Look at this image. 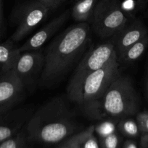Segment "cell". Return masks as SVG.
<instances>
[{
  "label": "cell",
  "mask_w": 148,
  "mask_h": 148,
  "mask_svg": "<svg viewBox=\"0 0 148 148\" xmlns=\"http://www.w3.org/2000/svg\"><path fill=\"white\" fill-rule=\"evenodd\" d=\"M89 25L78 23L53 39L44 54L41 83L52 85L62 79L84 54L89 40Z\"/></svg>",
  "instance_id": "obj_1"
},
{
  "label": "cell",
  "mask_w": 148,
  "mask_h": 148,
  "mask_svg": "<svg viewBox=\"0 0 148 148\" xmlns=\"http://www.w3.org/2000/svg\"><path fill=\"white\" fill-rule=\"evenodd\" d=\"M26 126L29 139L46 144L59 143L78 127L73 113L62 97H55L33 112Z\"/></svg>",
  "instance_id": "obj_2"
},
{
  "label": "cell",
  "mask_w": 148,
  "mask_h": 148,
  "mask_svg": "<svg viewBox=\"0 0 148 148\" xmlns=\"http://www.w3.org/2000/svg\"><path fill=\"white\" fill-rule=\"evenodd\" d=\"M117 53L100 69L86 75L75 86L67 90L73 102L85 106L102 98L112 82L120 75Z\"/></svg>",
  "instance_id": "obj_3"
},
{
  "label": "cell",
  "mask_w": 148,
  "mask_h": 148,
  "mask_svg": "<svg viewBox=\"0 0 148 148\" xmlns=\"http://www.w3.org/2000/svg\"><path fill=\"white\" fill-rule=\"evenodd\" d=\"M104 116L126 118L135 115L139 110V99L130 78L119 75L100 100Z\"/></svg>",
  "instance_id": "obj_4"
},
{
  "label": "cell",
  "mask_w": 148,
  "mask_h": 148,
  "mask_svg": "<svg viewBox=\"0 0 148 148\" xmlns=\"http://www.w3.org/2000/svg\"><path fill=\"white\" fill-rule=\"evenodd\" d=\"M127 22L120 0H97L92 16L93 30L97 36L101 38L114 36Z\"/></svg>",
  "instance_id": "obj_5"
},
{
  "label": "cell",
  "mask_w": 148,
  "mask_h": 148,
  "mask_svg": "<svg viewBox=\"0 0 148 148\" xmlns=\"http://www.w3.org/2000/svg\"><path fill=\"white\" fill-rule=\"evenodd\" d=\"M115 53L113 40L102 43L89 51L83 56L75 68L70 79L67 90L75 86L86 75L104 66Z\"/></svg>",
  "instance_id": "obj_6"
},
{
  "label": "cell",
  "mask_w": 148,
  "mask_h": 148,
  "mask_svg": "<svg viewBox=\"0 0 148 148\" xmlns=\"http://www.w3.org/2000/svg\"><path fill=\"white\" fill-rule=\"evenodd\" d=\"M49 9L39 0L23 6L17 14V27L11 37L13 42H19L46 19Z\"/></svg>",
  "instance_id": "obj_7"
},
{
  "label": "cell",
  "mask_w": 148,
  "mask_h": 148,
  "mask_svg": "<svg viewBox=\"0 0 148 148\" xmlns=\"http://www.w3.org/2000/svg\"><path fill=\"white\" fill-rule=\"evenodd\" d=\"M25 91L26 86L14 71L1 72L0 75V115L10 111L22 101Z\"/></svg>",
  "instance_id": "obj_8"
},
{
  "label": "cell",
  "mask_w": 148,
  "mask_h": 148,
  "mask_svg": "<svg viewBox=\"0 0 148 148\" xmlns=\"http://www.w3.org/2000/svg\"><path fill=\"white\" fill-rule=\"evenodd\" d=\"M44 64V54L39 50L23 51L17 56L12 70L26 87L41 75Z\"/></svg>",
  "instance_id": "obj_9"
},
{
  "label": "cell",
  "mask_w": 148,
  "mask_h": 148,
  "mask_svg": "<svg viewBox=\"0 0 148 148\" xmlns=\"http://www.w3.org/2000/svg\"><path fill=\"white\" fill-rule=\"evenodd\" d=\"M33 114L30 107L8 111L0 116V143L13 137L27 124Z\"/></svg>",
  "instance_id": "obj_10"
},
{
  "label": "cell",
  "mask_w": 148,
  "mask_h": 148,
  "mask_svg": "<svg viewBox=\"0 0 148 148\" xmlns=\"http://www.w3.org/2000/svg\"><path fill=\"white\" fill-rule=\"evenodd\" d=\"M70 11L66 10L57 17L52 19L50 22L42 27L39 31L33 34L21 46L18 48V51L21 53L28 51L39 50L41 47L66 22L69 17Z\"/></svg>",
  "instance_id": "obj_11"
},
{
  "label": "cell",
  "mask_w": 148,
  "mask_h": 148,
  "mask_svg": "<svg viewBox=\"0 0 148 148\" xmlns=\"http://www.w3.org/2000/svg\"><path fill=\"white\" fill-rule=\"evenodd\" d=\"M147 30L142 23L136 21L129 25H125L115 34V45L118 58L129 47L147 36Z\"/></svg>",
  "instance_id": "obj_12"
},
{
  "label": "cell",
  "mask_w": 148,
  "mask_h": 148,
  "mask_svg": "<svg viewBox=\"0 0 148 148\" xmlns=\"http://www.w3.org/2000/svg\"><path fill=\"white\" fill-rule=\"evenodd\" d=\"M20 52L18 48L15 47L13 41L10 40L0 43V66L1 72H6L12 70L16 59Z\"/></svg>",
  "instance_id": "obj_13"
},
{
  "label": "cell",
  "mask_w": 148,
  "mask_h": 148,
  "mask_svg": "<svg viewBox=\"0 0 148 148\" xmlns=\"http://www.w3.org/2000/svg\"><path fill=\"white\" fill-rule=\"evenodd\" d=\"M97 0H77L72 10V17L78 23H86L92 17Z\"/></svg>",
  "instance_id": "obj_14"
},
{
  "label": "cell",
  "mask_w": 148,
  "mask_h": 148,
  "mask_svg": "<svg viewBox=\"0 0 148 148\" xmlns=\"http://www.w3.org/2000/svg\"><path fill=\"white\" fill-rule=\"evenodd\" d=\"M148 46V35L129 46L118 59L125 63H132L142 56Z\"/></svg>",
  "instance_id": "obj_15"
},
{
  "label": "cell",
  "mask_w": 148,
  "mask_h": 148,
  "mask_svg": "<svg viewBox=\"0 0 148 148\" xmlns=\"http://www.w3.org/2000/svg\"><path fill=\"white\" fill-rule=\"evenodd\" d=\"M95 131V126L91 125L83 131L79 132L64 141L57 148H84L86 140L93 135Z\"/></svg>",
  "instance_id": "obj_16"
},
{
  "label": "cell",
  "mask_w": 148,
  "mask_h": 148,
  "mask_svg": "<svg viewBox=\"0 0 148 148\" xmlns=\"http://www.w3.org/2000/svg\"><path fill=\"white\" fill-rule=\"evenodd\" d=\"M118 127L124 135L129 137H136L140 133L136 121L127 117L123 118L121 121H119Z\"/></svg>",
  "instance_id": "obj_17"
},
{
  "label": "cell",
  "mask_w": 148,
  "mask_h": 148,
  "mask_svg": "<svg viewBox=\"0 0 148 148\" xmlns=\"http://www.w3.org/2000/svg\"><path fill=\"white\" fill-rule=\"evenodd\" d=\"M26 136L23 131H20L13 137L0 143V148H26Z\"/></svg>",
  "instance_id": "obj_18"
},
{
  "label": "cell",
  "mask_w": 148,
  "mask_h": 148,
  "mask_svg": "<svg viewBox=\"0 0 148 148\" xmlns=\"http://www.w3.org/2000/svg\"><path fill=\"white\" fill-rule=\"evenodd\" d=\"M136 121L142 134L148 133V111L138 112L136 116Z\"/></svg>",
  "instance_id": "obj_19"
},
{
  "label": "cell",
  "mask_w": 148,
  "mask_h": 148,
  "mask_svg": "<svg viewBox=\"0 0 148 148\" xmlns=\"http://www.w3.org/2000/svg\"><path fill=\"white\" fill-rule=\"evenodd\" d=\"M100 137L102 148H118V137L114 132Z\"/></svg>",
  "instance_id": "obj_20"
},
{
  "label": "cell",
  "mask_w": 148,
  "mask_h": 148,
  "mask_svg": "<svg viewBox=\"0 0 148 148\" xmlns=\"http://www.w3.org/2000/svg\"><path fill=\"white\" fill-rule=\"evenodd\" d=\"M95 131H97L100 137H103L114 132V126L109 122L103 123L97 127H95Z\"/></svg>",
  "instance_id": "obj_21"
},
{
  "label": "cell",
  "mask_w": 148,
  "mask_h": 148,
  "mask_svg": "<svg viewBox=\"0 0 148 148\" xmlns=\"http://www.w3.org/2000/svg\"><path fill=\"white\" fill-rule=\"evenodd\" d=\"M39 1L46 6L49 10H51L57 7L64 0H39Z\"/></svg>",
  "instance_id": "obj_22"
},
{
  "label": "cell",
  "mask_w": 148,
  "mask_h": 148,
  "mask_svg": "<svg viewBox=\"0 0 148 148\" xmlns=\"http://www.w3.org/2000/svg\"><path fill=\"white\" fill-rule=\"evenodd\" d=\"M84 148H98L97 142H96L93 135L86 140L84 145Z\"/></svg>",
  "instance_id": "obj_23"
},
{
  "label": "cell",
  "mask_w": 148,
  "mask_h": 148,
  "mask_svg": "<svg viewBox=\"0 0 148 148\" xmlns=\"http://www.w3.org/2000/svg\"><path fill=\"white\" fill-rule=\"evenodd\" d=\"M140 148H148V133L142 134L140 139Z\"/></svg>",
  "instance_id": "obj_24"
},
{
  "label": "cell",
  "mask_w": 148,
  "mask_h": 148,
  "mask_svg": "<svg viewBox=\"0 0 148 148\" xmlns=\"http://www.w3.org/2000/svg\"><path fill=\"white\" fill-rule=\"evenodd\" d=\"M3 25V12H2V0H0V36L1 34Z\"/></svg>",
  "instance_id": "obj_25"
},
{
  "label": "cell",
  "mask_w": 148,
  "mask_h": 148,
  "mask_svg": "<svg viewBox=\"0 0 148 148\" xmlns=\"http://www.w3.org/2000/svg\"><path fill=\"white\" fill-rule=\"evenodd\" d=\"M124 148H137V146L134 142L127 141L125 143Z\"/></svg>",
  "instance_id": "obj_26"
},
{
  "label": "cell",
  "mask_w": 148,
  "mask_h": 148,
  "mask_svg": "<svg viewBox=\"0 0 148 148\" xmlns=\"http://www.w3.org/2000/svg\"><path fill=\"white\" fill-rule=\"evenodd\" d=\"M146 92H147V97H148V79L146 82Z\"/></svg>",
  "instance_id": "obj_27"
},
{
  "label": "cell",
  "mask_w": 148,
  "mask_h": 148,
  "mask_svg": "<svg viewBox=\"0 0 148 148\" xmlns=\"http://www.w3.org/2000/svg\"><path fill=\"white\" fill-rule=\"evenodd\" d=\"M0 70H1V66H0Z\"/></svg>",
  "instance_id": "obj_28"
},
{
  "label": "cell",
  "mask_w": 148,
  "mask_h": 148,
  "mask_svg": "<svg viewBox=\"0 0 148 148\" xmlns=\"http://www.w3.org/2000/svg\"><path fill=\"white\" fill-rule=\"evenodd\" d=\"M76 1H77V0H76Z\"/></svg>",
  "instance_id": "obj_29"
}]
</instances>
